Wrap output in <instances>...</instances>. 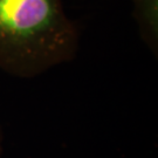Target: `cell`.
I'll use <instances>...</instances> for the list:
<instances>
[{
  "instance_id": "obj_1",
  "label": "cell",
  "mask_w": 158,
  "mask_h": 158,
  "mask_svg": "<svg viewBox=\"0 0 158 158\" xmlns=\"http://www.w3.org/2000/svg\"><path fill=\"white\" fill-rule=\"evenodd\" d=\"M80 34L62 0H0V69L32 79L70 62Z\"/></svg>"
},
{
  "instance_id": "obj_3",
  "label": "cell",
  "mask_w": 158,
  "mask_h": 158,
  "mask_svg": "<svg viewBox=\"0 0 158 158\" xmlns=\"http://www.w3.org/2000/svg\"><path fill=\"white\" fill-rule=\"evenodd\" d=\"M2 153H4V132L0 125V158H2Z\"/></svg>"
},
{
  "instance_id": "obj_2",
  "label": "cell",
  "mask_w": 158,
  "mask_h": 158,
  "mask_svg": "<svg viewBox=\"0 0 158 158\" xmlns=\"http://www.w3.org/2000/svg\"><path fill=\"white\" fill-rule=\"evenodd\" d=\"M134 18L142 41L157 57L158 53V0H131Z\"/></svg>"
}]
</instances>
